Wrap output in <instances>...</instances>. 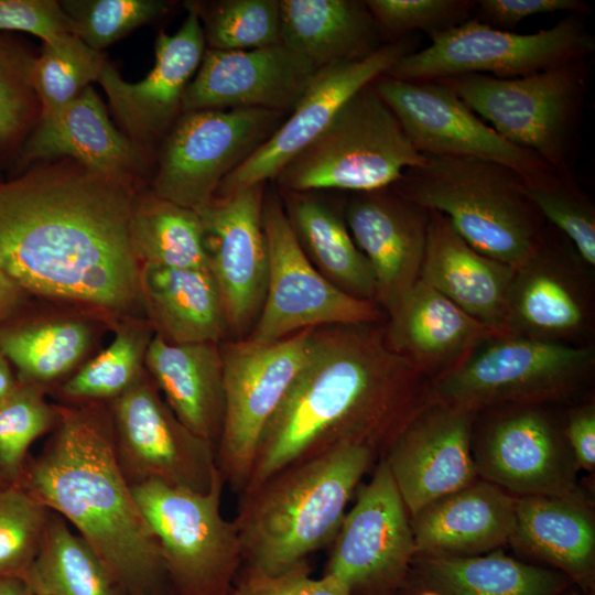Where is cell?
Listing matches in <instances>:
<instances>
[{
	"instance_id": "7402d4cb",
	"label": "cell",
	"mask_w": 595,
	"mask_h": 595,
	"mask_svg": "<svg viewBox=\"0 0 595 595\" xmlns=\"http://www.w3.org/2000/svg\"><path fill=\"white\" fill-rule=\"evenodd\" d=\"M316 72L281 43L245 51L207 48L184 91L182 112L230 108L290 112Z\"/></svg>"
},
{
	"instance_id": "c3c4849f",
	"label": "cell",
	"mask_w": 595,
	"mask_h": 595,
	"mask_svg": "<svg viewBox=\"0 0 595 595\" xmlns=\"http://www.w3.org/2000/svg\"><path fill=\"white\" fill-rule=\"evenodd\" d=\"M553 12L591 14V7L581 0H480L474 17L490 28L512 31L522 20Z\"/></svg>"
},
{
	"instance_id": "f35d334b",
	"label": "cell",
	"mask_w": 595,
	"mask_h": 595,
	"mask_svg": "<svg viewBox=\"0 0 595 595\" xmlns=\"http://www.w3.org/2000/svg\"><path fill=\"white\" fill-rule=\"evenodd\" d=\"M107 63L102 52L84 43L74 33H64L45 42L40 56L30 61L28 80L47 115L58 110L91 82H97Z\"/></svg>"
},
{
	"instance_id": "e0dca14e",
	"label": "cell",
	"mask_w": 595,
	"mask_h": 595,
	"mask_svg": "<svg viewBox=\"0 0 595 595\" xmlns=\"http://www.w3.org/2000/svg\"><path fill=\"white\" fill-rule=\"evenodd\" d=\"M323 575L351 595H390L415 556L410 516L383 458L345 513Z\"/></svg>"
},
{
	"instance_id": "f546056e",
	"label": "cell",
	"mask_w": 595,
	"mask_h": 595,
	"mask_svg": "<svg viewBox=\"0 0 595 595\" xmlns=\"http://www.w3.org/2000/svg\"><path fill=\"white\" fill-rule=\"evenodd\" d=\"M140 284L143 311L164 340L216 344L228 328L224 300L210 270L141 264Z\"/></svg>"
},
{
	"instance_id": "277c9868",
	"label": "cell",
	"mask_w": 595,
	"mask_h": 595,
	"mask_svg": "<svg viewBox=\"0 0 595 595\" xmlns=\"http://www.w3.org/2000/svg\"><path fill=\"white\" fill-rule=\"evenodd\" d=\"M376 462L367 447L340 445L244 490L234 519L241 570L278 574L331 545L353 493Z\"/></svg>"
},
{
	"instance_id": "7bdbcfd3",
	"label": "cell",
	"mask_w": 595,
	"mask_h": 595,
	"mask_svg": "<svg viewBox=\"0 0 595 595\" xmlns=\"http://www.w3.org/2000/svg\"><path fill=\"white\" fill-rule=\"evenodd\" d=\"M527 194L544 220L573 246L582 261L595 267V206L577 180L556 176L527 185Z\"/></svg>"
},
{
	"instance_id": "e575fe53",
	"label": "cell",
	"mask_w": 595,
	"mask_h": 595,
	"mask_svg": "<svg viewBox=\"0 0 595 595\" xmlns=\"http://www.w3.org/2000/svg\"><path fill=\"white\" fill-rule=\"evenodd\" d=\"M93 344L90 325L75 317H52L0 327V351L22 383L40 386L73 370Z\"/></svg>"
},
{
	"instance_id": "9a60e30c",
	"label": "cell",
	"mask_w": 595,
	"mask_h": 595,
	"mask_svg": "<svg viewBox=\"0 0 595 595\" xmlns=\"http://www.w3.org/2000/svg\"><path fill=\"white\" fill-rule=\"evenodd\" d=\"M120 467L130 485L159 482L198 493L218 474L216 447L174 414L147 371L111 401Z\"/></svg>"
},
{
	"instance_id": "f1b7e54d",
	"label": "cell",
	"mask_w": 595,
	"mask_h": 595,
	"mask_svg": "<svg viewBox=\"0 0 595 595\" xmlns=\"http://www.w3.org/2000/svg\"><path fill=\"white\" fill-rule=\"evenodd\" d=\"M144 366L177 419L217 447L225 415L223 360L217 345L171 344L154 334Z\"/></svg>"
},
{
	"instance_id": "4dcf8cb0",
	"label": "cell",
	"mask_w": 595,
	"mask_h": 595,
	"mask_svg": "<svg viewBox=\"0 0 595 595\" xmlns=\"http://www.w3.org/2000/svg\"><path fill=\"white\" fill-rule=\"evenodd\" d=\"M280 43L316 71L370 55L381 33L365 1L279 0Z\"/></svg>"
},
{
	"instance_id": "8fae6325",
	"label": "cell",
	"mask_w": 595,
	"mask_h": 595,
	"mask_svg": "<svg viewBox=\"0 0 595 595\" xmlns=\"http://www.w3.org/2000/svg\"><path fill=\"white\" fill-rule=\"evenodd\" d=\"M313 329L272 343L240 340L220 349L225 415L216 461L225 483L238 494L249 482L266 425L305 360Z\"/></svg>"
},
{
	"instance_id": "4fadbf2b",
	"label": "cell",
	"mask_w": 595,
	"mask_h": 595,
	"mask_svg": "<svg viewBox=\"0 0 595 595\" xmlns=\"http://www.w3.org/2000/svg\"><path fill=\"white\" fill-rule=\"evenodd\" d=\"M262 227L269 262L267 290L249 339L272 343L317 325L379 320L376 302L348 294L315 269L275 194L264 196Z\"/></svg>"
},
{
	"instance_id": "7a4b0ae2",
	"label": "cell",
	"mask_w": 595,
	"mask_h": 595,
	"mask_svg": "<svg viewBox=\"0 0 595 595\" xmlns=\"http://www.w3.org/2000/svg\"><path fill=\"white\" fill-rule=\"evenodd\" d=\"M368 325L313 329L305 360L260 437L245 490L340 445L385 456L425 401L429 379Z\"/></svg>"
},
{
	"instance_id": "5bb4252c",
	"label": "cell",
	"mask_w": 595,
	"mask_h": 595,
	"mask_svg": "<svg viewBox=\"0 0 595 595\" xmlns=\"http://www.w3.org/2000/svg\"><path fill=\"white\" fill-rule=\"evenodd\" d=\"M371 86L423 155L494 162L518 173L527 185L558 176L533 153L501 137L440 80L409 82L382 75Z\"/></svg>"
},
{
	"instance_id": "4316f807",
	"label": "cell",
	"mask_w": 595,
	"mask_h": 595,
	"mask_svg": "<svg viewBox=\"0 0 595 595\" xmlns=\"http://www.w3.org/2000/svg\"><path fill=\"white\" fill-rule=\"evenodd\" d=\"M430 212L422 281L500 335L515 268L468 245L440 213Z\"/></svg>"
},
{
	"instance_id": "f907efd6",
	"label": "cell",
	"mask_w": 595,
	"mask_h": 595,
	"mask_svg": "<svg viewBox=\"0 0 595 595\" xmlns=\"http://www.w3.org/2000/svg\"><path fill=\"white\" fill-rule=\"evenodd\" d=\"M564 434L577 468L592 470L595 466V405L586 403L567 412Z\"/></svg>"
},
{
	"instance_id": "b9f144b4",
	"label": "cell",
	"mask_w": 595,
	"mask_h": 595,
	"mask_svg": "<svg viewBox=\"0 0 595 595\" xmlns=\"http://www.w3.org/2000/svg\"><path fill=\"white\" fill-rule=\"evenodd\" d=\"M48 515L23 485L0 489V578L22 577L39 551Z\"/></svg>"
},
{
	"instance_id": "2e32d148",
	"label": "cell",
	"mask_w": 595,
	"mask_h": 595,
	"mask_svg": "<svg viewBox=\"0 0 595 595\" xmlns=\"http://www.w3.org/2000/svg\"><path fill=\"white\" fill-rule=\"evenodd\" d=\"M485 410L490 413L472 439L478 477L516 497L578 494L564 428L543 404Z\"/></svg>"
},
{
	"instance_id": "7c38bea8",
	"label": "cell",
	"mask_w": 595,
	"mask_h": 595,
	"mask_svg": "<svg viewBox=\"0 0 595 595\" xmlns=\"http://www.w3.org/2000/svg\"><path fill=\"white\" fill-rule=\"evenodd\" d=\"M284 115L260 108L183 112L164 142L152 193L197 210L272 136Z\"/></svg>"
},
{
	"instance_id": "d6a6232c",
	"label": "cell",
	"mask_w": 595,
	"mask_h": 595,
	"mask_svg": "<svg viewBox=\"0 0 595 595\" xmlns=\"http://www.w3.org/2000/svg\"><path fill=\"white\" fill-rule=\"evenodd\" d=\"M284 210L310 261L348 294L376 302L368 260L355 244L345 218L312 192H284Z\"/></svg>"
},
{
	"instance_id": "d590c367",
	"label": "cell",
	"mask_w": 595,
	"mask_h": 595,
	"mask_svg": "<svg viewBox=\"0 0 595 595\" xmlns=\"http://www.w3.org/2000/svg\"><path fill=\"white\" fill-rule=\"evenodd\" d=\"M22 578L32 595H123L89 544L53 511Z\"/></svg>"
},
{
	"instance_id": "f6af8a7d",
	"label": "cell",
	"mask_w": 595,
	"mask_h": 595,
	"mask_svg": "<svg viewBox=\"0 0 595 595\" xmlns=\"http://www.w3.org/2000/svg\"><path fill=\"white\" fill-rule=\"evenodd\" d=\"M382 37L396 41L413 31L429 36L457 26L474 17V0H366Z\"/></svg>"
},
{
	"instance_id": "db71d44e",
	"label": "cell",
	"mask_w": 595,
	"mask_h": 595,
	"mask_svg": "<svg viewBox=\"0 0 595 595\" xmlns=\"http://www.w3.org/2000/svg\"><path fill=\"white\" fill-rule=\"evenodd\" d=\"M0 595H32V593L22 577H2Z\"/></svg>"
},
{
	"instance_id": "ac0fdd59",
	"label": "cell",
	"mask_w": 595,
	"mask_h": 595,
	"mask_svg": "<svg viewBox=\"0 0 595 595\" xmlns=\"http://www.w3.org/2000/svg\"><path fill=\"white\" fill-rule=\"evenodd\" d=\"M418 45V37L411 33L382 44L365 58L318 69L288 118L221 181L215 196L274 180L355 94L385 75L401 57L416 51Z\"/></svg>"
},
{
	"instance_id": "f5cc1de1",
	"label": "cell",
	"mask_w": 595,
	"mask_h": 595,
	"mask_svg": "<svg viewBox=\"0 0 595 595\" xmlns=\"http://www.w3.org/2000/svg\"><path fill=\"white\" fill-rule=\"evenodd\" d=\"M8 359L0 351V402L10 396L19 386Z\"/></svg>"
},
{
	"instance_id": "5b68a950",
	"label": "cell",
	"mask_w": 595,
	"mask_h": 595,
	"mask_svg": "<svg viewBox=\"0 0 595 595\" xmlns=\"http://www.w3.org/2000/svg\"><path fill=\"white\" fill-rule=\"evenodd\" d=\"M391 187L442 214L477 251L512 268L528 259L549 224L511 169L477 159L424 155Z\"/></svg>"
},
{
	"instance_id": "7dc6e473",
	"label": "cell",
	"mask_w": 595,
	"mask_h": 595,
	"mask_svg": "<svg viewBox=\"0 0 595 595\" xmlns=\"http://www.w3.org/2000/svg\"><path fill=\"white\" fill-rule=\"evenodd\" d=\"M0 31H23L43 42L73 33L61 2L55 0H0Z\"/></svg>"
},
{
	"instance_id": "52a82bcc",
	"label": "cell",
	"mask_w": 595,
	"mask_h": 595,
	"mask_svg": "<svg viewBox=\"0 0 595 595\" xmlns=\"http://www.w3.org/2000/svg\"><path fill=\"white\" fill-rule=\"evenodd\" d=\"M595 350L567 344L498 335L429 380L425 401L485 409L545 404L573 397L589 379Z\"/></svg>"
},
{
	"instance_id": "8992f818",
	"label": "cell",
	"mask_w": 595,
	"mask_h": 595,
	"mask_svg": "<svg viewBox=\"0 0 595 595\" xmlns=\"http://www.w3.org/2000/svg\"><path fill=\"white\" fill-rule=\"evenodd\" d=\"M589 58L518 78L470 74L439 79L501 137L576 178Z\"/></svg>"
},
{
	"instance_id": "d6986e66",
	"label": "cell",
	"mask_w": 595,
	"mask_h": 595,
	"mask_svg": "<svg viewBox=\"0 0 595 595\" xmlns=\"http://www.w3.org/2000/svg\"><path fill=\"white\" fill-rule=\"evenodd\" d=\"M478 413L424 401L393 439L382 458L410 517L479 478L472 454Z\"/></svg>"
},
{
	"instance_id": "484cf974",
	"label": "cell",
	"mask_w": 595,
	"mask_h": 595,
	"mask_svg": "<svg viewBox=\"0 0 595 595\" xmlns=\"http://www.w3.org/2000/svg\"><path fill=\"white\" fill-rule=\"evenodd\" d=\"M516 499L497 485L477 479L432 501L410 517L415 555L473 556L509 543Z\"/></svg>"
},
{
	"instance_id": "83f0119b",
	"label": "cell",
	"mask_w": 595,
	"mask_h": 595,
	"mask_svg": "<svg viewBox=\"0 0 595 595\" xmlns=\"http://www.w3.org/2000/svg\"><path fill=\"white\" fill-rule=\"evenodd\" d=\"M143 154L112 125L91 86L58 110L41 115L23 151L29 161L66 158L94 171L133 177L144 166Z\"/></svg>"
},
{
	"instance_id": "30bf717a",
	"label": "cell",
	"mask_w": 595,
	"mask_h": 595,
	"mask_svg": "<svg viewBox=\"0 0 595 595\" xmlns=\"http://www.w3.org/2000/svg\"><path fill=\"white\" fill-rule=\"evenodd\" d=\"M430 39L429 46L401 57L385 75L409 82L470 74L518 78L594 52V39L580 14L531 34L494 29L472 18Z\"/></svg>"
},
{
	"instance_id": "cb8c5ba5",
	"label": "cell",
	"mask_w": 595,
	"mask_h": 595,
	"mask_svg": "<svg viewBox=\"0 0 595 595\" xmlns=\"http://www.w3.org/2000/svg\"><path fill=\"white\" fill-rule=\"evenodd\" d=\"M344 218L371 268L376 303L389 315L420 278L430 212L390 186L356 193Z\"/></svg>"
},
{
	"instance_id": "681fc988",
	"label": "cell",
	"mask_w": 595,
	"mask_h": 595,
	"mask_svg": "<svg viewBox=\"0 0 595 595\" xmlns=\"http://www.w3.org/2000/svg\"><path fill=\"white\" fill-rule=\"evenodd\" d=\"M29 64L19 67L0 50V143L17 137L28 123L31 110Z\"/></svg>"
},
{
	"instance_id": "44dd1931",
	"label": "cell",
	"mask_w": 595,
	"mask_h": 595,
	"mask_svg": "<svg viewBox=\"0 0 595 595\" xmlns=\"http://www.w3.org/2000/svg\"><path fill=\"white\" fill-rule=\"evenodd\" d=\"M264 183L214 196L199 216L208 267L220 290L228 327L242 334L257 321L268 280L262 227Z\"/></svg>"
},
{
	"instance_id": "d4e9b609",
	"label": "cell",
	"mask_w": 595,
	"mask_h": 595,
	"mask_svg": "<svg viewBox=\"0 0 595 595\" xmlns=\"http://www.w3.org/2000/svg\"><path fill=\"white\" fill-rule=\"evenodd\" d=\"M388 316L387 345L429 380L500 335L421 279Z\"/></svg>"
},
{
	"instance_id": "836d02e7",
	"label": "cell",
	"mask_w": 595,
	"mask_h": 595,
	"mask_svg": "<svg viewBox=\"0 0 595 595\" xmlns=\"http://www.w3.org/2000/svg\"><path fill=\"white\" fill-rule=\"evenodd\" d=\"M412 563L440 595H558L566 576L517 561L500 550L486 555H415Z\"/></svg>"
},
{
	"instance_id": "1f68e13d",
	"label": "cell",
	"mask_w": 595,
	"mask_h": 595,
	"mask_svg": "<svg viewBox=\"0 0 595 595\" xmlns=\"http://www.w3.org/2000/svg\"><path fill=\"white\" fill-rule=\"evenodd\" d=\"M519 550L588 583L595 563V520L582 495L517 497L510 542Z\"/></svg>"
},
{
	"instance_id": "9c48e42d",
	"label": "cell",
	"mask_w": 595,
	"mask_h": 595,
	"mask_svg": "<svg viewBox=\"0 0 595 595\" xmlns=\"http://www.w3.org/2000/svg\"><path fill=\"white\" fill-rule=\"evenodd\" d=\"M225 479L198 493L159 482L131 485L154 532L175 595H231L242 566L234 520L221 513Z\"/></svg>"
},
{
	"instance_id": "ffe728a7",
	"label": "cell",
	"mask_w": 595,
	"mask_h": 595,
	"mask_svg": "<svg viewBox=\"0 0 595 595\" xmlns=\"http://www.w3.org/2000/svg\"><path fill=\"white\" fill-rule=\"evenodd\" d=\"M571 242L548 226L541 242L519 267L509 286L505 333L577 344L591 325V296Z\"/></svg>"
},
{
	"instance_id": "6da1fadb",
	"label": "cell",
	"mask_w": 595,
	"mask_h": 595,
	"mask_svg": "<svg viewBox=\"0 0 595 595\" xmlns=\"http://www.w3.org/2000/svg\"><path fill=\"white\" fill-rule=\"evenodd\" d=\"M133 178L66 159L0 182V271L46 298L128 317L143 311Z\"/></svg>"
},
{
	"instance_id": "816d5d0a",
	"label": "cell",
	"mask_w": 595,
	"mask_h": 595,
	"mask_svg": "<svg viewBox=\"0 0 595 595\" xmlns=\"http://www.w3.org/2000/svg\"><path fill=\"white\" fill-rule=\"evenodd\" d=\"M22 294L23 290L0 271V320L12 313L21 302Z\"/></svg>"
},
{
	"instance_id": "60d3db41",
	"label": "cell",
	"mask_w": 595,
	"mask_h": 595,
	"mask_svg": "<svg viewBox=\"0 0 595 595\" xmlns=\"http://www.w3.org/2000/svg\"><path fill=\"white\" fill-rule=\"evenodd\" d=\"M56 421L57 409L46 402L40 387L20 382L0 402V475L19 478L30 445Z\"/></svg>"
},
{
	"instance_id": "ba28073f",
	"label": "cell",
	"mask_w": 595,
	"mask_h": 595,
	"mask_svg": "<svg viewBox=\"0 0 595 595\" xmlns=\"http://www.w3.org/2000/svg\"><path fill=\"white\" fill-rule=\"evenodd\" d=\"M424 160L370 84L273 181L283 192H371L392 186Z\"/></svg>"
},
{
	"instance_id": "bcb514c9",
	"label": "cell",
	"mask_w": 595,
	"mask_h": 595,
	"mask_svg": "<svg viewBox=\"0 0 595 595\" xmlns=\"http://www.w3.org/2000/svg\"><path fill=\"white\" fill-rule=\"evenodd\" d=\"M306 561L278 574L240 570L231 595H351L335 578H313Z\"/></svg>"
},
{
	"instance_id": "3957f363",
	"label": "cell",
	"mask_w": 595,
	"mask_h": 595,
	"mask_svg": "<svg viewBox=\"0 0 595 595\" xmlns=\"http://www.w3.org/2000/svg\"><path fill=\"white\" fill-rule=\"evenodd\" d=\"M56 409L54 433L23 487L76 528L123 595H175L159 541L120 467L110 412L97 403Z\"/></svg>"
},
{
	"instance_id": "ee69618b",
	"label": "cell",
	"mask_w": 595,
	"mask_h": 595,
	"mask_svg": "<svg viewBox=\"0 0 595 595\" xmlns=\"http://www.w3.org/2000/svg\"><path fill=\"white\" fill-rule=\"evenodd\" d=\"M61 6L73 33L100 52L167 10L162 0H66Z\"/></svg>"
},
{
	"instance_id": "8d00e7d4",
	"label": "cell",
	"mask_w": 595,
	"mask_h": 595,
	"mask_svg": "<svg viewBox=\"0 0 595 595\" xmlns=\"http://www.w3.org/2000/svg\"><path fill=\"white\" fill-rule=\"evenodd\" d=\"M131 240L140 264L209 270L197 212L153 193L137 197Z\"/></svg>"
},
{
	"instance_id": "74e56055",
	"label": "cell",
	"mask_w": 595,
	"mask_h": 595,
	"mask_svg": "<svg viewBox=\"0 0 595 595\" xmlns=\"http://www.w3.org/2000/svg\"><path fill=\"white\" fill-rule=\"evenodd\" d=\"M152 332L149 322L138 317L125 320L111 343L64 382L63 396L85 403L118 398L145 372Z\"/></svg>"
},
{
	"instance_id": "603a6c76",
	"label": "cell",
	"mask_w": 595,
	"mask_h": 595,
	"mask_svg": "<svg viewBox=\"0 0 595 595\" xmlns=\"http://www.w3.org/2000/svg\"><path fill=\"white\" fill-rule=\"evenodd\" d=\"M186 8L175 34L159 33L154 65L142 80L126 82L109 62L97 80L129 139L140 148L159 139L182 110L184 91L206 51L197 6L190 2Z\"/></svg>"
},
{
	"instance_id": "ab89813d",
	"label": "cell",
	"mask_w": 595,
	"mask_h": 595,
	"mask_svg": "<svg viewBox=\"0 0 595 595\" xmlns=\"http://www.w3.org/2000/svg\"><path fill=\"white\" fill-rule=\"evenodd\" d=\"M208 50L245 51L280 44L279 0L196 3Z\"/></svg>"
},
{
	"instance_id": "11a10c76",
	"label": "cell",
	"mask_w": 595,
	"mask_h": 595,
	"mask_svg": "<svg viewBox=\"0 0 595 595\" xmlns=\"http://www.w3.org/2000/svg\"><path fill=\"white\" fill-rule=\"evenodd\" d=\"M421 595H440L439 593L434 592V591H428V592H424L423 594Z\"/></svg>"
}]
</instances>
